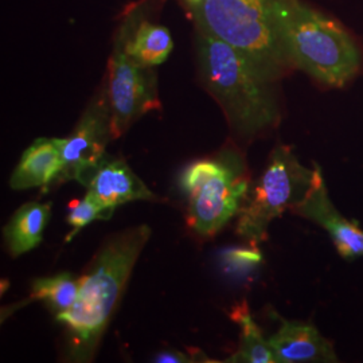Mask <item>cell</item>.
I'll use <instances>...</instances> for the list:
<instances>
[{
	"label": "cell",
	"instance_id": "17",
	"mask_svg": "<svg viewBox=\"0 0 363 363\" xmlns=\"http://www.w3.org/2000/svg\"><path fill=\"white\" fill-rule=\"evenodd\" d=\"M113 213L100 206L91 196L86 194L82 201H78L70 206V213L67 216V223L72 228V232L67 234L66 241H72L73 237L84 229L88 223L96 220H109Z\"/></svg>",
	"mask_w": 363,
	"mask_h": 363
},
{
	"label": "cell",
	"instance_id": "8",
	"mask_svg": "<svg viewBox=\"0 0 363 363\" xmlns=\"http://www.w3.org/2000/svg\"><path fill=\"white\" fill-rule=\"evenodd\" d=\"M57 140L64 160V169L58 181H77L88 186L94 172L106 159V145L113 140L112 113L105 78L70 136Z\"/></svg>",
	"mask_w": 363,
	"mask_h": 363
},
{
	"label": "cell",
	"instance_id": "6",
	"mask_svg": "<svg viewBox=\"0 0 363 363\" xmlns=\"http://www.w3.org/2000/svg\"><path fill=\"white\" fill-rule=\"evenodd\" d=\"M313 169L304 167L288 145H277L238 211L235 232L252 245L267 240L274 218L292 210L311 186Z\"/></svg>",
	"mask_w": 363,
	"mask_h": 363
},
{
	"label": "cell",
	"instance_id": "1",
	"mask_svg": "<svg viewBox=\"0 0 363 363\" xmlns=\"http://www.w3.org/2000/svg\"><path fill=\"white\" fill-rule=\"evenodd\" d=\"M151 234L148 225H139L111 237L93 259L91 269L79 279L74 304L57 315V320L67 328V358L72 362L93 359Z\"/></svg>",
	"mask_w": 363,
	"mask_h": 363
},
{
	"label": "cell",
	"instance_id": "12",
	"mask_svg": "<svg viewBox=\"0 0 363 363\" xmlns=\"http://www.w3.org/2000/svg\"><path fill=\"white\" fill-rule=\"evenodd\" d=\"M268 342L276 363L337 362L333 345L310 323L281 320Z\"/></svg>",
	"mask_w": 363,
	"mask_h": 363
},
{
	"label": "cell",
	"instance_id": "4",
	"mask_svg": "<svg viewBox=\"0 0 363 363\" xmlns=\"http://www.w3.org/2000/svg\"><path fill=\"white\" fill-rule=\"evenodd\" d=\"M274 0H203L189 13L195 28L242 52L272 82L286 76L291 64L279 37Z\"/></svg>",
	"mask_w": 363,
	"mask_h": 363
},
{
	"label": "cell",
	"instance_id": "19",
	"mask_svg": "<svg viewBox=\"0 0 363 363\" xmlns=\"http://www.w3.org/2000/svg\"><path fill=\"white\" fill-rule=\"evenodd\" d=\"M154 362L157 363H193L194 359L190 354H183L181 351L164 350L156 354Z\"/></svg>",
	"mask_w": 363,
	"mask_h": 363
},
{
	"label": "cell",
	"instance_id": "7",
	"mask_svg": "<svg viewBox=\"0 0 363 363\" xmlns=\"http://www.w3.org/2000/svg\"><path fill=\"white\" fill-rule=\"evenodd\" d=\"M104 78L113 139L121 138L144 115L162 109L154 67L133 61L116 42H113Z\"/></svg>",
	"mask_w": 363,
	"mask_h": 363
},
{
	"label": "cell",
	"instance_id": "16",
	"mask_svg": "<svg viewBox=\"0 0 363 363\" xmlns=\"http://www.w3.org/2000/svg\"><path fill=\"white\" fill-rule=\"evenodd\" d=\"M81 280L70 273H60L34 280L27 301H43L55 315L67 311L76 301ZM26 301V303H27Z\"/></svg>",
	"mask_w": 363,
	"mask_h": 363
},
{
	"label": "cell",
	"instance_id": "14",
	"mask_svg": "<svg viewBox=\"0 0 363 363\" xmlns=\"http://www.w3.org/2000/svg\"><path fill=\"white\" fill-rule=\"evenodd\" d=\"M50 213V202H27L13 213L3 229L6 247L13 259L31 252L42 242Z\"/></svg>",
	"mask_w": 363,
	"mask_h": 363
},
{
	"label": "cell",
	"instance_id": "9",
	"mask_svg": "<svg viewBox=\"0 0 363 363\" xmlns=\"http://www.w3.org/2000/svg\"><path fill=\"white\" fill-rule=\"evenodd\" d=\"M164 0H138L130 4L120 21L113 42L140 65L156 67L167 61L174 49L169 28L152 22V11L162 7Z\"/></svg>",
	"mask_w": 363,
	"mask_h": 363
},
{
	"label": "cell",
	"instance_id": "20",
	"mask_svg": "<svg viewBox=\"0 0 363 363\" xmlns=\"http://www.w3.org/2000/svg\"><path fill=\"white\" fill-rule=\"evenodd\" d=\"M183 9L187 11V13L194 11L195 9L203 1V0H179Z\"/></svg>",
	"mask_w": 363,
	"mask_h": 363
},
{
	"label": "cell",
	"instance_id": "10",
	"mask_svg": "<svg viewBox=\"0 0 363 363\" xmlns=\"http://www.w3.org/2000/svg\"><path fill=\"white\" fill-rule=\"evenodd\" d=\"M292 213L303 218L313 220L330 234L335 242L337 252L352 259L363 255V230L354 222L345 218L331 202L325 187L322 169L315 164L311 186L304 198L298 202Z\"/></svg>",
	"mask_w": 363,
	"mask_h": 363
},
{
	"label": "cell",
	"instance_id": "5",
	"mask_svg": "<svg viewBox=\"0 0 363 363\" xmlns=\"http://www.w3.org/2000/svg\"><path fill=\"white\" fill-rule=\"evenodd\" d=\"M187 195V225L202 237H211L238 214L249 193L247 166L234 148L191 163L182 172Z\"/></svg>",
	"mask_w": 363,
	"mask_h": 363
},
{
	"label": "cell",
	"instance_id": "2",
	"mask_svg": "<svg viewBox=\"0 0 363 363\" xmlns=\"http://www.w3.org/2000/svg\"><path fill=\"white\" fill-rule=\"evenodd\" d=\"M198 78L220 105L234 133L252 139L281 120L274 84L230 45L199 28L194 33Z\"/></svg>",
	"mask_w": 363,
	"mask_h": 363
},
{
	"label": "cell",
	"instance_id": "11",
	"mask_svg": "<svg viewBox=\"0 0 363 363\" xmlns=\"http://www.w3.org/2000/svg\"><path fill=\"white\" fill-rule=\"evenodd\" d=\"M86 187V194L111 213L132 201H157V196L130 166L118 159H105Z\"/></svg>",
	"mask_w": 363,
	"mask_h": 363
},
{
	"label": "cell",
	"instance_id": "18",
	"mask_svg": "<svg viewBox=\"0 0 363 363\" xmlns=\"http://www.w3.org/2000/svg\"><path fill=\"white\" fill-rule=\"evenodd\" d=\"M222 259L232 269L245 271V269H250L259 264L262 256L257 249L233 247V249H229L222 253Z\"/></svg>",
	"mask_w": 363,
	"mask_h": 363
},
{
	"label": "cell",
	"instance_id": "13",
	"mask_svg": "<svg viewBox=\"0 0 363 363\" xmlns=\"http://www.w3.org/2000/svg\"><path fill=\"white\" fill-rule=\"evenodd\" d=\"M64 160L58 140L39 138L23 152L10 178V186L13 190L34 187L48 190L49 184L60 178Z\"/></svg>",
	"mask_w": 363,
	"mask_h": 363
},
{
	"label": "cell",
	"instance_id": "15",
	"mask_svg": "<svg viewBox=\"0 0 363 363\" xmlns=\"http://www.w3.org/2000/svg\"><path fill=\"white\" fill-rule=\"evenodd\" d=\"M230 318L241 328L240 346L233 355L223 362L228 363H276L268 339L262 337L259 325L253 320L247 301L235 306Z\"/></svg>",
	"mask_w": 363,
	"mask_h": 363
},
{
	"label": "cell",
	"instance_id": "3",
	"mask_svg": "<svg viewBox=\"0 0 363 363\" xmlns=\"http://www.w3.org/2000/svg\"><path fill=\"white\" fill-rule=\"evenodd\" d=\"M273 13L294 69L331 88H342L357 76L362 64L361 50L337 21L301 0H274Z\"/></svg>",
	"mask_w": 363,
	"mask_h": 363
}]
</instances>
